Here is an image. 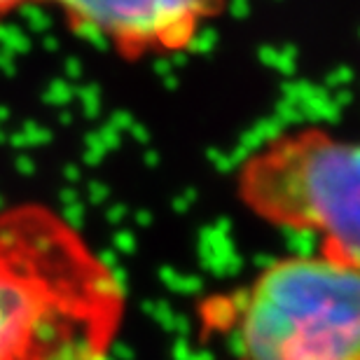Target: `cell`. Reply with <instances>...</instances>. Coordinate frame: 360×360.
Here are the masks:
<instances>
[{"mask_svg": "<svg viewBox=\"0 0 360 360\" xmlns=\"http://www.w3.org/2000/svg\"><path fill=\"white\" fill-rule=\"evenodd\" d=\"M236 194L271 227L319 239V253L360 264V139L321 127L274 136L246 157Z\"/></svg>", "mask_w": 360, "mask_h": 360, "instance_id": "obj_3", "label": "cell"}, {"mask_svg": "<svg viewBox=\"0 0 360 360\" xmlns=\"http://www.w3.org/2000/svg\"><path fill=\"white\" fill-rule=\"evenodd\" d=\"M197 314L204 360H360V264L276 257Z\"/></svg>", "mask_w": 360, "mask_h": 360, "instance_id": "obj_2", "label": "cell"}, {"mask_svg": "<svg viewBox=\"0 0 360 360\" xmlns=\"http://www.w3.org/2000/svg\"><path fill=\"white\" fill-rule=\"evenodd\" d=\"M24 3H28V0H0V24H3L5 19H10Z\"/></svg>", "mask_w": 360, "mask_h": 360, "instance_id": "obj_5", "label": "cell"}, {"mask_svg": "<svg viewBox=\"0 0 360 360\" xmlns=\"http://www.w3.org/2000/svg\"><path fill=\"white\" fill-rule=\"evenodd\" d=\"M127 309L124 281L66 215L0 211V360H110Z\"/></svg>", "mask_w": 360, "mask_h": 360, "instance_id": "obj_1", "label": "cell"}, {"mask_svg": "<svg viewBox=\"0 0 360 360\" xmlns=\"http://www.w3.org/2000/svg\"><path fill=\"white\" fill-rule=\"evenodd\" d=\"M77 33L105 42L122 59L139 61L192 47L227 0H42Z\"/></svg>", "mask_w": 360, "mask_h": 360, "instance_id": "obj_4", "label": "cell"}]
</instances>
